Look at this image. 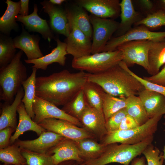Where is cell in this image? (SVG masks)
Returning a JSON list of instances; mask_svg holds the SVG:
<instances>
[{
	"instance_id": "cell-1",
	"label": "cell",
	"mask_w": 165,
	"mask_h": 165,
	"mask_svg": "<svg viewBox=\"0 0 165 165\" xmlns=\"http://www.w3.org/2000/svg\"><path fill=\"white\" fill-rule=\"evenodd\" d=\"M87 81L85 72L71 73L67 69L36 77L35 96L57 106H64L82 89Z\"/></svg>"
},
{
	"instance_id": "cell-2",
	"label": "cell",
	"mask_w": 165,
	"mask_h": 165,
	"mask_svg": "<svg viewBox=\"0 0 165 165\" xmlns=\"http://www.w3.org/2000/svg\"><path fill=\"white\" fill-rule=\"evenodd\" d=\"M87 81L98 84L106 93L112 96L127 98L138 95L145 89L134 77L117 64L104 72L86 73Z\"/></svg>"
},
{
	"instance_id": "cell-3",
	"label": "cell",
	"mask_w": 165,
	"mask_h": 165,
	"mask_svg": "<svg viewBox=\"0 0 165 165\" xmlns=\"http://www.w3.org/2000/svg\"><path fill=\"white\" fill-rule=\"evenodd\" d=\"M21 50L16 53L11 62L0 68V100L11 104L23 82L27 79V69L21 58Z\"/></svg>"
},
{
	"instance_id": "cell-4",
	"label": "cell",
	"mask_w": 165,
	"mask_h": 165,
	"mask_svg": "<svg viewBox=\"0 0 165 165\" xmlns=\"http://www.w3.org/2000/svg\"><path fill=\"white\" fill-rule=\"evenodd\" d=\"M153 137L134 145H118L117 143L109 144L99 157L85 162L87 165H106L113 163L129 165L134 159L142 154L146 148L152 144Z\"/></svg>"
},
{
	"instance_id": "cell-5",
	"label": "cell",
	"mask_w": 165,
	"mask_h": 165,
	"mask_svg": "<svg viewBox=\"0 0 165 165\" xmlns=\"http://www.w3.org/2000/svg\"><path fill=\"white\" fill-rule=\"evenodd\" d=\"M162 116L150 118L144 124L133 129L108 132L101 140V143L108 145L114 143L134 145L141 142L153 136Z\"/></svg>"
},
{
	"instance_id": "cell-6",
	"label": "cell",
	"mask_w": 165,
	"mask_h": 165,
	"mask_svg": "<svg viewBox=\"0 0 165 165\" xmlns=\"http://www.w3.org/2000/svg\"><path fill=\"white\" fill-rule=\"evenodd\" d=\"M121 52L116 50L101 52L77 58H73L72 67L80 71L97 73L105 71L123 61Z\"/></svg>"
},
{
	"instance_id": "cell-7",
	"label": "cell",
	"mask_w": 165,
	"mask_h": 165,
	"mask_svg": "<svg viewBox=\"0 0 165 165\" xmlns=\"http://www.w3.org/2000/svg\"><path fill=\"white\" fill-rule=\"evenodd\" d=\"M90 16L93 28L91 54L102 52L118 28L119 23L114 19Z\"/></svg>"
},
{
	"instance_id": "cell-8",
	"label": "cell",
	"mask_w": 165,
	"mask_h": 165,
	"mask_svg": "<svg viewBox=\"0 0 165 165\" xmlns=\"http://www.w3.org/2000/svg\"><path fill=\"white\" fill-rule=\"evenodd\" d=\"M152 42L148 40L128 41L120 45L116 50L122 53V61L128 67L136 64L148 72L149 70L148 54Z\"/></svg>"
},
{
	"instance_id": "cell-9",
	"label": "cell",
	"mask_w": 165,
	"mask_h": 165,
	"mask_svg": "<svg viewBox=\"0 0 165 165\" xmlns=\"http://www.w3.org/2000/svg\"><path fill=\"white\" fill-rule=\"evenodd\" d=\"M38 124L47 131L53 132L66 138L74 141L86 138H94L95 137L83 128L78 127L63 119H47Z\"/></svg>"
},
{
	"instance_id": "cell-10",
	"label": "cell",
	"mask_w": 165,
	"mask_h": 165,
	"mask_svg": "<svg viewBox=\"0 0 165 165\" xmlns=\"http://www.w3.org/2000/svg\"><path fill=\"white\" fill-rule=\"evenodd\" d=\"M165 39V31L154 32L143 25L135 26L124 35L112 38L105 47L103 52L116 50L117 47L126 42L138 40H148L153 42Z\"/></svg>"
},
{
	"instance_id": "cell-11",
	"label": "cell",
	"mask_w": 165,
	"mask_h": 165,
	"mask_svg": "<svg viewBox=\"0 0 165 165\" xmlns=\"http://www.w3.org/2000/svg\"><path fill=\"white\" fill-rule=\"evenodd\" d=\"M33 109L35 117L32 120L38 124L45 119L55 118L68 121L77 126H82L78 119L68 115L53 104L36 96Z\"/></svg>"
},
{
	"instance_id": "cell-12",
	"label": "cell",
	"mask_w": 165,
	"mask_h": 165,
	"mask_svg": "<svg viewBox=\"0 0 165 165\" xmlns=\"http://www.w3.org/2000/svg\"><path fill=\"white\" fill-rule=\"evenodd\" d=\"M77 5L96 17L114 19L120 13L119 0H78Z\"/></svg>"
},
{
	"instance_id": "cell-13",
	"label": "cell",
	"mask_w": 165,
	"mask_h": 165,
	"mask_svg": "<svg viewBox=\"0 0 165 165\" xmlns=\"http://www.w3.org/2000/svg\"><path fill=\"white\" fill-rule=\"evenodd\" d=\"M65 138L56 133L46 131L36 139L26 140L18 139L14 143L21 148L36 153L47 154L51 149Z\"/></svg>"
},
{
	"instance_id": "cell-14",
	"label": "cell",
	"mask_w": 165,
	"mask_h": 165,
	"mask_svg": "<svg viewBox=\"0 0 165 165\" xmlns=\"http://www.w3.org/2000/svg\"><path fill=\"white\" fill-rule=\"evenodd\" d=\"M91 40L76 27H71L69 35L64 41L67 45V54L72 55L73 58L91 54Z\"/></svg>"
},
{
	"instance_id": "cell-15",
	"label": "cell",
	"mask_w": 165,
	"mask_h": 165,
	"mask_svg": "<svg viewBox=\"0 0 165 165\" xmlns=\"http://www.w3.org/2000/svg\"><path fill=\"white\" fill-rule=\"evenodd\" d=\"M40 4L44 11L49 16L50 27L52 31L67 37L70 29L65 9L51 3L49 0H44Z\"/></svg>"
},
{
	"instance_id": "cell-16",
	"label": "cell",
	"mask_w": 165,
	"mask_h": 165,
	"mask_svg": "<svg viewBox=\"0 0 165 165\" xmlns=\"http://www.w3.org/2000/svg\"><path fill=\"white\" fill-rule=\"evenodd\" d=\"M79 121L84 128L101 140L108 133L103 112L88 105Z\"/></svg>"
},
{
	"instance_id": "cell-17",
	"label": "cell",
	"mask_w": 165,
	"mask_h": 165,
	"mask_svg": "<svg viewBox=\"0 0 165 165\" xmlns=\"http://www.w3.org/2000/svg\"><path fill=\"white\" fill-rule=\"evenodd\" d=\"M38 8L36 4L34 5L33 12L27 16L19 14L16 20L21 23L29 32H36L40 34L45 40L50 42L54 38L53 32L49 25L47 21L38 15Z\"/></svg>"
},
{
	"instance_id": "cell-18",
	"label": "cell",
	"mask_w": 165,
	"mask_h": 165,
	"mask_svg": "<svg viewBox=\"0 0 165 165\" xmlns=\"http://www.w3.org/2000/svg\"><path fill=\"white\" fill-rule=\"evenodd\" d=\"M47 154L51 155L56 165L68 160L85 162L80 156V151L75 142L70 139L65 138L62 140Z\"/></svg>"
},
{
	"instance_id": "cell-19",
	"label": "cell",
	"mask_w": 165,
	"mask_h": 165,
	"mask_svg": "<svg viewBox=\"0 0 165 165\" xmlns=\"http://www.w3.org/2000/svg\"><path fill=\"white\" fill-rule=\"evenodd\" d=\"M21 33L13 38L15 47L24 52L28 60L37 59L43 56L39 45L40 37L37 35L30 34L24 28L23 25L21 24Z\"/></svg>"
},
{
	"instance_id": "cell-20",
	"label": "cell",
	"mask_w": 165,
	"mask_h": 165,
	"mask_svg": "<svg viewBox=\"0 0 165 165\" xmlns=\"http://www.w3.org/2000/svg\"><path fill=\"white\" fill-rule=\"evenodd\" d=\"M55 40L57 42V46L50 53L39 58L31 60L25 59V62L34 64L31 67L32 68L44 70L46 69L49 65L54 63H58L62 66H64L66 63V56L68 54L66 44L61 42L58 38H56Z\"/></svg>"
},
{
	"instance_id": "cell-21",
	"label": "cell",
	"mask_w": 165,
	"mask_h": 165,
	"mask_svg": "<svg viewBox=\"0 0 165 165\" xmlns=\"http://www.w3.org/2000/svg\"><path fill=\"white\" fill-rule=\"evenodd\" d=\"M121 21L114 37L123 36L130 31L132 26L143 18L135 9L131 0H122L120 2Z\"/></svg>"
},
{
	"instance_id": "cell-22",
	"label": "cell",
	"mask_w": 165,
	"mask_h": 165,
	"mask_svg": "<svg viewBox=\"0 0 165 165\" xmlns=\"http://www.w3.org/2000/svg\"><path fill=\"white\" fill-rule=\"evenodd\" d=\"M149 119L165 114V96L145 89L138 94Z\"/></svg>"
},
{
	"instance_id": "cell-23",
	"label": "cell",
	"mask_w": 165,
	"mask_h": 165,
	"mask_svg": "<svg viewBox=\"0 0 165 165\" xmlns=\"http://www.w3.org/2000/svg\"><path fill=\"white\" fill-rule=\"evenodd\" d=\"M65 10L70 28L75 27L80 30L92 40L93 28L90 16L86 10L77 5L67 6Z\"/></svg>"
},
{
	"instance_id": "cell-24",
	"label": "cell",
	"mask_w": 165,
	"mask_h": 165,
	"mask_svg": "<svg viewBox=\"0 0 165 165\" xmlns=\"http://www.w3.org/2000/svg\"><path fill=\"white\" fill-rule=\"evenodd\" d=\"M24 94V91L22 86L11 104L4 102L1 105L0 130L7 127H11L16 130L18 125L16 112L18 107L22 102Z\"/></svg>"
},
{
	"instance_id": "cell-25",
	"label": "cell",
	"mask_w": 165,
	"mask_h": 165,
	"mask_svg": "<svg viewBox=\"0 0 165 165\" xmlns=\"http://www.w3.org/2000/svg\"><path fill=\"white\" fill-rule=\"evenodd\" d=\"M17 112L19 115V122L13 134L11 137L10 145L13 144L20 135L27 131H33L39 136L47 131L33 120L26 112L22 102L18 107Z\"/></svg>"
},
{
	"instance_id": "cell-26",
	"label": "cell",
	"mask_w": 165,
	"mask_h": 165,
	"mask_svg": "<svg viewBox=\"0 0 165 165\" xmlns=\"http://www.w3.org/2000/svg\"><path fill=\"white\" fill-rule=\"evenodd\" d=\"M5 2L7 7L0 18V31L1 33L9 35L12 30L19 31V27L16 22V19L19 14L20 2L6 0Z\"/></svg>"
},
{
	"instance_id": "cell-27",
	"label": "cell",
	"mask_w": 165,
	"mask_h": 165,
	"mask_svg": "<svg viewBox=\"0 0 165 165\" xmlns=\"http://www.w3.org/2000/svg\"><path fill=\"white\" fill-rule=\"evenodd\" d=\"M148 73L154 75L159 72L161 67L165 64V39L152 42L148 51Z\"/></svg>"
},
{
	"instance_id": "cell-28",
	"label": "cell",
	"mask_w": 165,
	"mask_h": 165,
	"mask_svg": "<svg viewBox=\"0 0 165 165\" xmlns=\"http://www.w3.org/2000/svg\"><path fill=\"white\" fill-rule=\"evenodd\" d=\"M94 139L86 138L75 141L80 151V156L85 162L99 157L107 146L97 142Z\"/></svg>"
},
{
	"instance_id": "cell-29",
	"label": "cell",
	"mask_w": 165,
	"mask_h": 165,
	"mask_svg": "<svg viewBox=\"0 0 165 165\" xmlns=\"http://www.w3.org/2000/svg\"><path fill=\"white\" fill-rule=\"evenodd\" d=\"M82 90L88 104L103 112V105L106 92L101 87L96 83L87 81Z\"/></svg>"
},
{
	"instance_id": "cell-30",
	"label": "cell",
	"mask_w": 165,
	"mask_h": 165,
	"mask_svg": "<svg viewBox=\"0 0 165 165\" xmlns=\"http://www.w3.org/2000/svg\"><path fill=\"white\" fill-rule=\"evenodd\" d=\"M37 70L36 68H33L30 75L22 83L24 94L21 101L24 106L26 112L32 119L35 117L33 105L35 96V87Z\"/></svg>"
},
{
	"instance_id": "cell-31",
	"label": "cell",
	"mask_w": 165,
	"mask_h": 165,
	"mask_svg": "<svg viewBox=\"0 0 165 165\" xmlns=\"http://www.w3.org/2000/svg\"><path fill=\"white\" fill-rule=\"evenodd\" d=\"M126 109L127 114L133 117L140 126L149 119L145 108L138 96L131 95L126 98Z\"/></svg>"
},
{
	"instance_id": "cell-32",
	"label": "cell",
	"mask_w": 165,
	"mask_h": 165,
	"mask_svg": "<svg viewBox=\"0 0 165 165\" xmlns=\"http://www.w3.org/2000/svg\"><path fill=\"white\" fill-rule=\"evenodd\" d=\"M88 105L82 89L70 101L63 106L61 109L79 121Z\"/></svg>"
},
{
	"instance_id": "cell-33",
	"label": "cell",
	"mask_w": 165,
	"mask_h": 165,
	"mask_svg": "<svg viewBox=\"0 0 165 165\" xmlns=\"http://www.w3.org/2000/svg\"><path fill=\"white\" fill-rule=\"evenodd\" d=\"M0 160L5 165H25L26 161L22 154L21 148L13 143L0 149Z\"/></svg>"
},
{
	"instance_id": "cell-34",
	"label": "cell",
	"mask_w": 165,
	"mask_h": 165,
	"mask_svg": "<svg viewBox=\"0 0 165 165\" xmlns=\"http://www.w3.org/2000/svg\"><path fill=\"white\" fill-rule=\"evenodd\" d=\"M16 48L13 39L9 35L0 34V68L10 63L15 56Z\"/></svg>"
},
{
	"instance_id": "cell-35",
	"label": "cell",
	"mask_w": 165,
	"mask_h": 165,
	"mask_svg": "<svg viewBox=\"0 0 165 165\" xmlns=\"http://www.w3.org/2000/svg\"><path fill=\"white\" fill-rule=\"evenodd\" d=\"M127 98L116 97L106 93L103 101V111L106 121L112 115L126 108Z\"/></svg>"
},
{
	"instance_id": "cell-36",
	"label": "cell",
	"mask_w": 165,
	"mask_h": 165,
	"mask_svg": "<svg viewBox=\"0 0 165 165\" xmlns=\"http://www.w3.org/2000/svg\"><path fill=\"white\" fill-rule=\"evenodd\" d=\"M143 25L150 30H156L165 26V12L157 9L153 13L147 15L146 17L135 24L137 26Z\"/></svg>"
},
{
	"instance_id": "cell-37",
	"label": "cell",
	"mask_w": 165,
	"mask_h": 165,
	"mask_svg": "<svg viewBox=\"0 0 165 165\" xmlns=\"http://www.w3.org/2000/svg\"><path fill=\"white\" fill-rule=\"evenodd\" d=\"M21 151L28 165H56L51 155L36 153L21 148Z\"/></svg>"
},
{
	"instance_id": "cell-38",
	"label": "cell",
	"mask_w": 165,
	"mask_h": 165,
	"mask_svg": "<svg viewBox=\"0 0 165 165\" xmlns=\"http://www.w3.org/2000/svg\"><path fill=\"white\" fill-rule=\"evenodd\" d=\"M142 154L145 157L147 165H163V153L152 144L148 145Z\"/></svg>"
},
{
	"instance_id": "cell-39",
	"label": "cell",
	"mask_w": 165,
	"mask_h": 165,
	"mask_svg": "<svg viewBox=\"0 0 165 165\" xmlns=\"http://www.w3.org/2000/svg\"><path fill=\"white\" fill-rule=\"evenodd\" d=\"M119 65L137 79L144 87L145 89L160 93L165 96V86L150 82L140 77L132 72L123 61Z\"/></svg>"
},
{
	"instance_id": "cell-40",
	"label": "cell",
	"mask_w": 165,
	"mask_h": 165,
	"mask_svg": "<svg viewBox=\"0 0 165 165\" xmlns=\"http://www.w3.org/2000/svg\"><path fill=\"white\" fill-rule=\"evenodd\" d=\"M127 114L125 108L110 116L105 121V127L108 133L118 130L122 120Z\"/></svg>"
},
{
	"instance_id": "cell-41",
	"label": "cell",
	"mask_w": 165,
	"mask_h": 165,
	"mask_svg": "<svg viewBox=\"0 0 165 165\" xmlns=\"http://www.w3.org/2000/svg\"><path fill=\"white\" fill-rule=\"evenodd\" d=\"M15 131V129L11 127L0 130V149L5 148L10 145L11 135Z\"/></svg>"
},
{
	"instance_id": "cell-42",
	"label": "cell",
	"mask_w": 165,
	"mask_h": 165,
	"mask_svg": "<svg viewBox=\"0 0 165 165\" xmlns=\"http://www.w3.org/2000/svg\"><path fill=\"white\" fill-rule=\"evenodd\" d=\"M143 78L150 82L165 86V66L156 74Z\"/></svg>"
},
{
	"instance_id": "cell-43",
	"label": "cell",
	"mask_w": 165,
	"mask_h": 165,
	"mask_svg": "<svg viewBox=\"0 0 165 165\" xmlns=\"http://www.w3.org/2000/svg\"><path fill=\"white\" fill-rule=\"evenodd\" d=\"M141 9L147 14H151L157 10L155 3L150 0H139L137 1Z\"/></svg>"
},
{
	"instance_id": "cell-44",
	"label": "cell",
	"mask_w": 165,
	"mask_h": 165,
	"mask_svg": "<svg viewBox=\"0 0 165 165\" xmlns=\"http://www.w3.org/2000/svg\"><path fill=\"white\" fill-rule=\"evenodd\" d=\"M138 126L139 125L134 119L130 116L127 114L122 120L118 130H128L135 128Z\"/></svg>"
},
{
	"instance_id": "cell-45",
	"label": "cell",
	"mask_w": 165,
	"mask_h": 165,
	"mask_svg": "<svg viewBox=\"0 0 165 165\" xmlns=\"http://www.w3.org/2000/svg\"><path fill=\"white\" fill-rule=\"evenodd\" d=\"M20 6L19 14L27 16L29 14V0H20Z\"/></svg>"
},
{
	"instance_id": "cell-46",
	"label": "cell",
	"mask_w": 165,
	"mask_h": 165,
	"mask_svg": "<svg viewBox=\"0 0 165 165\" xmlns=\"http://www.w3.org/2000/svg\"><path fill=\"white\" fill-rule=\"evenodd\" d=\"M130 165H147L146 159L144 156L136 157L132 161Z\"/></svg>"
},
{
	"instance_id": "cell-47",
	"label": "cell",
	"mask_w": 165,
	"mask_h": 165,
	"mask_svg": "<svg viewBox=\"0 0 165 165\" xmlns=\"http://www.w3.org/2000/svg\"><path fill=\"white\" fill-rule=\"evenodd\" d=\"M57 165H87L85 162H79L74 160H68L61 162Z\"/></svg>"
},
{
	"instance_id": "cell-48",
	"label": "cell",
	"mask_w": 165,
	"mask_h": 165,
	"mask_svg": "<svg viewBox=\"0 0 165 165\" xmlns=\"http://www.w3.org/2000/svg\"><path fill=\"white\" fill-rule=\"evenodd\" d=\"M157 9L161 10L165 12V0H158L155 1Z\"/></svg>"
},
{
	"instance_id": "cell-49",
	"label": "cell",
	"mask_w": 165,
	"mask_h": 165,
	"mask_svg": "<svg viewBox=\"0 0 165 165\" xmlns=\"http://www.w3.org/2000/svg\"><path fill=\"white\" fill-rule=\"evenodd\" d=\"M49 2L57 6L61 5L63 2H65L66 0H50Z\"/></svg>"
},
{
	"instance_id": "cell-50",
	"label": "cell",
	"mask_w": 165,
	"mask_h": 165,
	"mask_svg": "<svg viewBox=\"0 0 165 165\" xmlns=\"http://www.w3.org/2000/svg\"><path fill=\"white\" fill-rule=\"evenodd\" d=\"M163 124L165 126V123H163ZM163 156L164 159V161L165 162V146L164 147L163 149Z\"/></svg>"
},
{
	"instance_id": "cell-51",
	"label": "cell",
	"mask_w": 165,
	"mask_h": 165,
	"mask_svg": "<svg viewBox=\"0 0 165 165\" xmlns=\"http://www.w3.org/2000/svg\"><path fill=\"white\" fill-rule=\"evenodd\" d=\"M164 118L165 119V114L164 116Z\"/></svg>"
},
{
	"instance_id": "cell-52",
	"label": "cell",
	"mask_w": 165,
	"mask_h": 165,
	"mask_svg": "<svg viewBox=\"0 0 165 165\" xmlns=\"http://www.w3.org/2000/svg\"><path fill=\"white\" fill-rule=\"evenodd\" d=\"M27 164H26V165H26Z\"/></svg>"
}]
</instances>
